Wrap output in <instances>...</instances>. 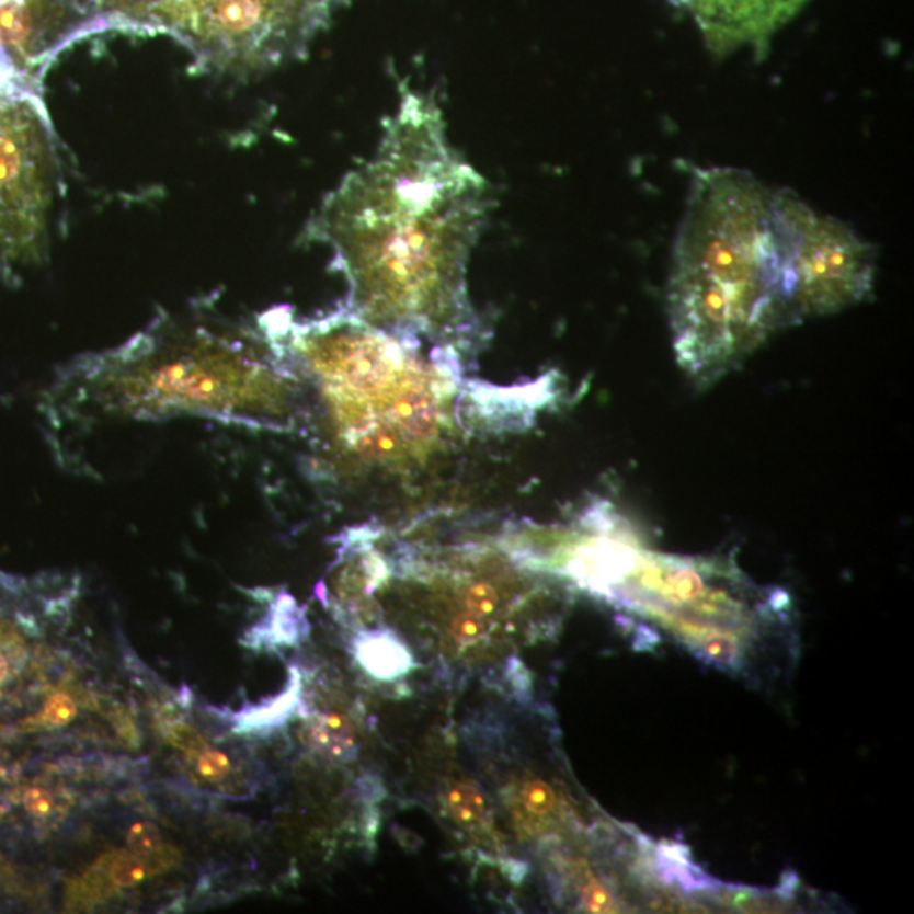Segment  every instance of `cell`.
Here are the masks:
<instances>
[{"label": "cell", "instance_id": "6da1fadb", "mask_svg": "<svg viewBox=\"0 0 914 914\" xmlns=\"http://www.w3.org/2000/svg\"><path fill=\"white\" fill-rule=\"evenodd\" d=\"M488 213L487 182L450 146L439 105L405 87L375 157L323 198L307 236L334 253L346 309L450 353L481 335L468 263Z\"/></svg>", "mask_w": 914, "mask_h": 914}, {"label": "cell", "instance_id": "7a4b0ae2", "mask_svg": "<svg viewBox=\"0 0 914 914\" xmlns=\"http://www.w3.org/2000/svg\"><path fill=\"white\" fill-rule=\"evenodd\" d=\"M42 407L52 429L75 419L148 424L194 416L294 431L307 422L309 397L263 331L190 310L65 366Z\"/></svg>", "mask_w": 914, "mask_h": 914}, {"label": "cell", "instance_id": "3957f363", "mask_svg": "<svg viewBox=\"0 0 914 914\" xmlns=\"http://www.w3.org/2000/svg\"><path fill=\"white\" fill-rule=\"evenodd\" d=\"M260 328L300 376L305 424L329 472L407 475L453 441L456 375L422 356L421 341L381 331L350 309L309 320L276 309Z\"/></svg>", "mask_w": 914, "mask_h": 914}, {"label": "cell", "instance_id": "277c9868", "mask_svg": "<svg viewBox=\"0 0 914 914\" xmlns=\"http://www.w3.org/2000/svg\"><path fill=\"white\" fill-rule=\"evenodd\" d=\"M665 304L677 365L701 387L801 322L782 188L736 168H698Z\"/></svg>", "mask_w": 914, "mask_h": 914}, {"label": "cell", "instance_id": "5b68a950", "mask_svg": "<svg viewBox=\"0 0 914 914\" xmlns=\"http://www.w3.org/2000/svg\"><path fill=\"white\" fill-rule=\"evenodd\" d=\"M58 186L55 135L42 92L0 82V279L19 282L48 251Z\"/></svg>", "mask_w": 914, "mask_h": 914}, {"label": "cell", "instance_id": "8992f818", "mask_svg": "<svg viewBox=\"0 0 914 914\" xmlns=\"http://www.w3.org/2000/svg\"><path fill=\"white\" fill-rule=\"evenodd\" d=\"M782 208L799 320L832 316L866 301L878 269L872 245L848 224L822 216L789 190H782Z\"/></svg>", "mask_w": 914, "mask_h": 914}, {"label": "cell", "instance_id": "52a82bcc", "mask_svg": "<svg viewBox=\"0 0 914 914\" xmlns=\"http://www.w3.org/2000/svg\"><path fill=\"white\" fill-rule=\"evenodd\" d=\"M99 33L89 0H0V82L43 93L61 52Z\"/></svg>", "mask_w": 914, "mask_h": 914}, {"label": "cell", "instance_id": "ba28073f", "mask_svg": "<svg viewBox=\"0 0 914 914\" xmlns=\"http://www.w3.org/2000/svg\"><path fill=\"white\" fill-rule=\"evenodd\" d=\"M686 8L708 48L729 55L742 46L766 45L808 0H673Z\"/></svg>", "mask_w": 914, "mask_h": 914}, {"label": "cell", "instance_id": "9c48e42d", "mask_svg": "<svg viewBox=\"0 0 914 914\" xmlns=\"http://www.w3.org/2000/svg\"><path fill=\"white\" fill-rule=\"evenodd\" d=\"M361 667L379 681H393L413 670L412 654L402 640L390 632L373 630L361 633L354 645Z\"/></svg>", "mask_w": 914, "mask_h": 914}, {"label": "cell", "instance_id": "30bf717a", "mask_svg": "<svg viewBox=\"0 0 914 914\" xmlns=\"http://www.w3.org/2000/svg\"><path fill=\"white\" fill-rule=\"evenodd\" d=\"M444 810L457 826L478 832L490 826L487 799L483 791L466 780H450L444 789Z\"/></svg>", "mask_w": 914, "mask_h": 914}, {"label": "cell", "instance_id": "8fae6325", "mask_svg": "<svg viewBox=\"0 0 914 914\" xmlns=\"http://www.w3.org/2000/svg\"><path fill=\"white\" fill-rule=\"evenodd\" d=\"M313 747L332 757H346L354 749L353 727L341 715H322L310 726Z\"/></svg>", "mask_w": 914, "mask_h": 914}, {"label": "cell", "instance_id": "7c38bea8", "mask_svg": "<svg viewBox=\"0 0 914 914\" xmlns=\"http://www.w3.org/2000/svg\"><path fill=\"white\" fill-rule=\"evenodd\" d=\"M298 698H300V676L297 671H294L292 677L290 688L283 693L275 701L270 702L269 707L256 708V710L248 711V713L239 717V726L242 730H261L270 729V727L279 726L287 720L295 708H297Z\"/></svg>", "mask_w": 914, "mask_h": 914}, {"label": "cell", "instance_id": "4fadbf2b", "mask_svg": "<svg viewBox=\"0 0 914 914\" xmlns=\"http://www.w3.org/2000/svg\"><path fill=\"white\" fill-rule=\"evenodd\" d=\"M298 24L317 36L331 23L332 18L353 0H275Z\"/></svg>", "mask_w": 914, "mask_h": 914}, {"label": "cell", "instance_id": "5bb4252c", "mask_svg": "<svg viewBox=\"0 0 914 914\" xmlns=\"http://www.w3.org/2000/svg\"><path fill=\"white\" fill-rule=\"evenodd\" d=\"M108 876H111V881L119 888H133L149 878V870L142 855L130 852L114 859L108 869Z\"/></svg>", "mask_w": 914, "mask_h": 914}, {"label": "cell", "instance_id": "9a60e30c", "mask_svg": "<svg viewBox=\"0 0 914 914\" xmlns=\"http://www.w3.org/2000/svg\"><path fill=\"white\" fill-rule=\"evenodd\" d=\"M555 799L552 789L540 780H528L522 785L521 792H518L522 810L534 816H546L555 810Z\"/></svg>", "mask_w": 914, "mask_h": 914}, {"label": "cell", "instance_id": "2e32d148", "mask_svg": "<svg viewBox=\"0 0 914 914\" xmlns=\"http://www.w3.org/2000/svg\"><path fill=\"white\" fill-rule=\"evenodd\" d=\"M161 841L163 838H161L160 829L151 822L136 823V825L130 826L129 833H127V845H129L130 852L138 855H148L157 850L163 844Z\"/></svg>", "mask_w": 914, "mask_h": 914}, {"label": "cell", "instance_id": "e0dca14e", "mask_svg": "<svg viewBox=\"0 0 914 914\" xmlns=\"http://www.w3.org/2000/svg\"><path fill=\"white\" fill-rule=\"evenodd\" d=\"M198 773L207 780H220L231 769V761L219 751H204L198 757Z\"/></svg>", "mask_w": 914, "mask_h": 914}, {"label": "cell", "instance_id": "ac0fdd59", "mask_svg": "<svg viewBox=\"0 0 914 914\" xmlns=\"http://www.w3.org/2000/svg\"><path fill=\"white\" fill-rule=\"evenodd\" d=\"M168 740L175 747L185 749V751H205V742L201 733L194 727H190L188 723H183V721H176V723L170 727V730H168Z\"/></svg>", "mask_w": 914, "mask_h": 914}, {"label": "cell", "instance_id": "d6986e66", "mask_svg": "<svg viewBox=\"0 0 914 914\" xmlns=\"http://www.w3.org/2000/svg\"><path fill=\"white\" fill-rule=\"evenodd\" d=\"M77 715V705L67 695H55L48 699L45 707V718L52 726H67Z\"/></svg>", "mask_w": 914, "mask_h": 914}, {"label": "cell", "instance_id": "ffe728a7", "mask_svg": "<svg viewBox=\"0 0 914 914\" xmlns=\"http://www.w3.org/2000/svg\"><path fill=\"white\" fill-rule=\"evenodd\" d=\"M142 859H145L146 866H148L149 878H151V876H157V873L164 872L170 867L176 866L180 859H182V855H180V852L173 845L161 844L151 854L142 855Z\"/></svg>", "mask_w": 914, "mask_h": 914}, {"label": "cell", "instance_id": "44dd1931", "mask_svg": "<svg viewBox=\"0 0 914 914\" xmlns=\"http://www.w3.org/2000/svg\"><path fill=\"white\" fill-rule=\"evenodd\" d=\"M24 808L33 816H46L53 808L52 795L43 788L30 789L24 796Z\"/></svg>", "mask_w": 914, "mask_h": 914}, {"label": "cell", "instance_id": "7402d4cb", "mask_svg": "<svg viewBox=\"0 0 914 914\" xmlns=\"http://www.w3.org/2000/svg\"><path fill=\"white\" fill-rule=\"evenodd\" d=\"M8 661H5V659L2 658V655H0V683H4L5 677H8Z\"/></svg>", "mask_w": 914, "mask_h": 914}]
</instances>
